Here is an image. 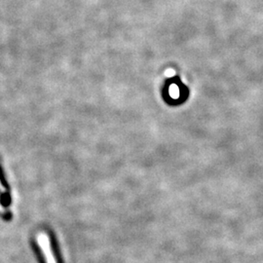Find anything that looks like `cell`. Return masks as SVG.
<instances>
[{
  "instance_id": "cell-1",
  "label": "cell",
  "mask_w": 263,
  "mask_h": 263,
  "mask_svg": "<svg viewBox=\"0 0 263 263\" xmlns=\"http://www.w3.org/2000/svg\"><path fill=\"white\" fill-rule=\"evenodd\" d=\"M49 240H50V246H51V251L52 254L54 255V258L57 263H64L63 255L61 254V249L58 243L56 235L53 231L49 232Z\"/></svg>"
},
{
  "instance_id": "cell-2",
  "label": "cell",
  "mask_w": 263,
  "mask_h": 263,
  "mask_svg": "<svg viewBox=\"0 0 263 263\" xmlns=\"http://www.w3.org/2000/svg\"><path fill=\"white\" fill-rule=\"evenodd\" d=\"M31 248H32V251L35 254V257L37 259L38 263H47L46 261V258H45V255L43 254L41 248L39 247V245L36 242H31Z\"/></svg>"
},
{
  "instance_id": "cell-3",
  "label": "cell",
  "mask_w": 263,
  "mask_h": 263,
  "mask_svg": "<svg viewBox=\"0 0 263 263\" xmlns=\"http://www.w3.org/2000/svg\"><path fill=\"white\" fill-rule=\"evenodd\" d=\"M12 203V199L8 192H4L0 194V204L4 208H8Z\"/></svg>"
},
{
  "instance_id": "cell-4",
  "label": "cell",
  "mask_w": 263,
  "mask_h": 263,
  "mask_svg": "<svg viewBox=\"0 0 263 263\" xmlns=\"http://www.w3.org/2000/svg\"><path fill=\"white\" fill-rule=\"evenodd\" d=\"M3 218H4L5 220H11V219H12V214H11L10 212L5 213V214L3 215Z\"/></svg>"
}]
</instances>
